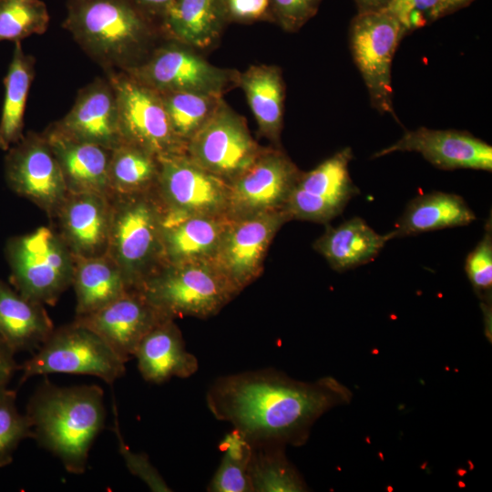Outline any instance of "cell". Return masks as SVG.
Returning <instances> with one entry per match:
<instances>
[{"mask_svg": "<svg viewBox=\"0 0 492 492\" xmlns=\"http://www.w3.org/2000/svg\"><path fill=\"white\" fill-rule=\"evenodd\" d=\"M330 379L303 383L272 369L217 378L206 393L212 415L232 425L251 444H299L309 427L338 401Z\"/></svg>", "mask_w": 492, "mask_h": 492, "instance_id": "obj_1", "label": "cell"}, {"mask_svg": "<svg viewBox=\"0 0 492 492\" xmlns=\"http://www.w3.org/2000/svg\"><path fill=\"white\" fill-rule=\"evenodd\" d=\"M34 439L65 469L84 474L94 441L104 429L106 407L97 384L60 386L45 378L26 405Z\"/></svg>", "mask_w": 492, "mask_h": 492, "instance_id": "obj_2", "label": "cell"}, {"mask_svg": "<svg viewBox=\"0 0 492 492\" xmlns=\"http://www.w3.org/2000/svg\"><path fill=\"white\" fill-rule=\"evenodd\" d=\"M62 26L106 71H126L153 50L159 27L130 0H68Z\"/></svg>", "mask_w": 492, "mask_h": 492, "instance_id": "obj_3", "label": "cell"}, {"mask_svg": "<svg viewBox=\"0 0 492 492\" xmlns=\"http://www.w3.org/2000/svg\"><path fill=\"white\" fill-rule=\"evenodd\" d=\"M112 206L108 255L128 289H138L162 262L164 208L155 191L110 197Z\"/></svg>", "mask_w": 492, "mask_h": 492, "instance_id": "obj_4", "label": "cell"}, {"mask_svg": "<svg viewBox=\"0 0 492 492\" xmlns=\"http://www.w3.org/2000/svg\"><path fill=\"white\" fill-rule=\"evenodd\" d=\"M166 318L208 319L239 292L212 261L161 264L138 288Z\"/></svg>", "mask_w": 492, "mask_h": 492, "instance_id": "obj_5", "label": "cell"}, {"mask_svg": "<svg viewBox=\"0 0 492 492\" xmlns=\"http://www.w3.org/2000/svg\"><path fill=\"white\" fill-rule=\"evenodd\" d=\"M5 253L12 286L31 301L53 306L72 285L75 258L54 228L10 238Z\"/></svg>", "mask_w": 492, "mask_h": 492, "instance_id": "obj_6", "label": "cell"}, {"mask_svg": "<svg viewBox=\"0 0 492 492\" xmlns=\"http://www.w3.org/2000/svg\"><path fill=\"white\" fill-rule=\"evenodd\" d=\"M125 362L96 333L73 321L55 328L32 357L19 365L20 384L49 374H87L113 384L126 373Z\"/></svg>", "mask_w": 492, "mask_h": 492, "instance_id": "obj_7", "label": "cell"}, {"mask_svg": "<svg viewBox=\"0 0 492 492\" xmlns=\"http://www.w3.org/2000/svg\"><path fill=\"white\" fill-rule=\"evenodd\" d=\"M404 37L399 22L386 10L357 13L350 24V50L371 105L396 120L391 69L395 50Z\"/></svg>", "mask_w": 492, "mask_h": 492, "instance_id": "obj_8", "label": "cell"}, {"mask_svg": "<svg viewBox=\"0 0 492 492\" xmlns=\"http://www.w3.org/2000/svg\"><path fill=\"white\" fill-rule=\"evenodd\" d=\"M124 72L159 93L185 91L220 96L237 87L240 73L216 67L195 49L175 41L153 48L143 62Z\"/></svg>", "mask_w": 492, "mask_h": 492, "instance_id": "obj_9", "label": "cell"}, {"mask_svg": "<svg viewBox=\"0 0 492 492\" xmlns=\"http://www.w3.org/2000/svg\"><path fill=\"white\" fill-rule=\"evenodd\" d=\"M118 102L123 142L138 146L158 157L186 152L177 137L159 92L124 71L108 70Z\"/></svg>", "mask_w": 492, "mask_h": 492, "instance_id": "obj_10", "label": "cell"}, {"mask_svg": "<svg viewBox=\"0 0 492 492\" xmlns=\"http://www.w3.org/2000/svg\"><path fill=\"white\" fill-rule=\"evenodd\" d=\"M263 148L252 138L245 118L222 98L209 120L187 142L185 153L230 184Z\"/></svg>", "mask_w": 492, "mask_h": 492, "instance_id": "obj_11", "label": "cell"}, {"mask_svg": "<svg viewBox=\"0 0 492 492\" xmlns=\"http://www.w3.org/2000/svg\"><path fill=\"white\" fill-rule=\"evenodd\" d=\"M302 170L277 147H264L231 183L226 217L239 220L284 210Z\"/></svg>", "mask_w": 492, "mask_h": 492, "instance_id": "obj_12", "label": "cell"}, {"mask_svg": "<svg viewBox=\"0 0 492 492\" xmlns=\"http://www.w3.org/2000/svg\"><path fill=\"white\" fill-rule=\"evenodd\" d=\"M6 151L4 163L8 187L52 218L68 191L44 132H28Z\"/></svg>", "mask_w": 492, "mask_h": 492, "instance_id": "obj_13", "label": "cell"}, {"mask_svg": "<svg viewBox=\"0 0 492 492\" xmlns=\"http://www.w3.org/2000/svg\"><path fill=\"white\" fill-rule=\"evenodd\" d=\"M159 160L155 191L165 211L226 217L227 182L200 167L186 153L159 157Z\"/></svg>", "mask_w": 492, "mask_h": 492, "instance_id": "obj_14", "label": "cell"}, {"mask_svg": "<svg viewBox=\"0 0 492 492\" xmlns=\"http://www.w3.org/2000/svg\"><path fill=\"white\" fill-rule=\"evenodd\" d=\"M290 220L285 210L230 220L211 261L239 293L261 275L274 237Z\"/></svg>", "mask_w": 492, "mask_h": 492, "instance_id": "obj_15", "label": "cell"}, {"mask_svg": "<svg viewBox=\"0 0 492 492\" xmlns=\"http://www.w3.org/2000/svg\"><path fill=\"white\" fill-rule=\"evenodd\" d=\"M351 148H344L314 169L301 172L284 210L292 220L327 224L342 213L359 192L354 184L349 163Z\"/></svg>", "mask_w": 492, "mask_h": 492, "instance_id": "obj_16", "label": "cell"}, {"mask_svg": "<svg viewBox=\"0 0 492 492\" xmlns=\"http://www.w3.org/2000/svg\"><path fill=\"white\" fill-rule=\"evenodd\" d=\"M163 316L138 289H129L101 309L75 322L99 335L125 362L134 357L142 338Z\"/></svg>", "mask_w": 492, "mask_h": 492, "instance_id": "obj_17", "label": "cell"}, {"mask_svg": "<svg viewBox=\"0 0 492 492\" xmlns=\"http://www.w3.org/2000/svg\"><path fill=\"white\" fill-rule=\"evenodd\" d=\"M397 151L420 153L441 169L492 170V147L466 131L425 127L407 130L396 142L375 152L373 158Z\"/></svg>", "mask_w": 492, "mask_h": 492, "instance_id": "obj_18", "label": "cell"}, {"mask_svg": "<svg viewBox=\"0 0 492 492\" xmlns=\"http://www.w3.org/2000/svg\"><path fill=\"white\" fill-rule=\"evenodd\" d=\"M49 128L69 138L114 149L123 143L118 102L108 78L81 88L68 113Z\"/></svg>", "mask_w": 492, "mask_h": 492, "instance_id": "obj_19", "label": "cell"}, {"mask_svg": "<svg viewBox=\"0 0 492 492\" xmlns=\"http://www.w3.org/2000/svg\"><path fill=\"white\" fill-rule=\"evenodd\" d=\"M110 198L91 192H68L53 219L55 231L74 258H92L108 253L111 225Z\"/></svg>", "mask_w": 492, "mask_h": 492, "instance_id": "obj_20", "label": "cell"}, {"mask_svg": "<svg viewBox=\"0 0 492 492\" xmlns=\"http://www.w3.org/2000/svg\"><path fill=\"white\" fill-rule=\"evenodd\" d=\"M229 222L230 220L225 216L185 215L165 211L161 235L162 262L179 264L211 261Z\"/></svg>", "mask_w": 492, "mask_h": 492, "instance_id": "obj_21", "label": "cell"}, {"mask_svg": "<svg viewBox=\"0 0 492 492\" xmlns=\"http://www.w3.org/2000/svg\"><path fill=\"white\" fill-rule=\"evenodd\" d=\"M134 358L142 378L162 384L172 377L193 375L199 368L197 357L188 352L180 329L173 319H164L139 342Z\"/></svg>", "mask_w": 492, "mask_h": 492, "instance_id": "obj_22", "label": "cell"}, {"mask_svg": "<svg viewBox=\"0 0 492 492\" xmlns=\"http://www.w3.org/2000/svg\"><path fill=\"white\" fill-rule=\"evenodd\" d=\"M44 134L58 161L68 192L112 196L108 180L112 149L69 138L49 127Z\"/></svg>", "mask_w": 492, "mask_h": 492, "instance_id": "obj_23", "label": "cell"}, {"mask_svg": "<svg viewBox=\"0 0 492 492\" xmlns=\"http://www.w3.org/2000/svg\"><path fill=\"white\" fill-rule=\"evenodd\" d=\"M237 87L245 95L256 120L259 134L281 148L283 128L285 83L281 67L251 65L239 73Z\"/></svg>", "mask_w": 492, "mask_h": 492, "instance_id": "obj_24", "label": "cell"}, {"mask_svg": "<svg viewBox=\"0 0 492 492\" xmlns=\"http://www.w3.org/2000/svg\"><path fill=\"white\" fill-rule=\"evenodd\" d=\"M54 329L43 304L0 280V341L10 351L36 352Z\"/></svg>", "mask_w": 492, "mask_h": 492, "instance_id": "obj_25", "label": "cell"}, {"mask_svg": "<svg viewBox=\"0 0 492 492\" xmlns=\"http://www.w3.org/2000/svg\"><path fill=\"white\" fill-rule=\"evenodd\" d=\"M389 240L388 233L381 235L354 217L336 227L328 226L313 247L333 270L344 272L373 261Z\"/></svg>", "mask_w": 492, "mask_h": 492, "instance_id": "obj_26", "label": "cell"}, {"mask_svg": "<svg viewBox=\"0 0 492 492\" xmlns=\"http://www.w3.org/2000/svg\"><path fill=\"white\" fill-rule=\"evenodd\" d=\"M226 24L219 0H174L159 30L175 42L203 50L216 44Z\"/></svg>", "mask_w": 492, "mask_h": 492, "instance_id": "obj_27", "label": "cell"}, {"mask_svg": "<svg viewBox=\"0 0 492 492\" xmlns=\"http://www.w3.org/2000/svg\"><path fill=\"white\" fill-rule=\"evenodd\" d=\"M475 220L474 211L461 196L434 191L410 200L395 229L388 235L390 240L403 238L466 226Z\"/></svg>", "mask_w": 492, "mask_h": 492, "instance_id": "obj_28", "label": "cell"}, {"mask_svg": "<svg viewBox=\"0 0 492 492\" xmlns=\"http://www.w3.org/2000/svg\"><path fill=\"white\" fill-rule=\"evenodd\" d=\"M72 285L76 293V316L94 313L129 290L120 270L108 253L75 258Z\"/></svg>", "mask_w": 492, "mask_h": 492, "instance_id": "obj_29", "label": "cell"}, {"mask_svg": "<svg viewBox=\"0 0 492 492\" xmlns=\"http://www.w3.org/2000/svg\"><path fill=\"white\" fill-rule=\"evenodd\" d=\"M35 57L23 51L21 42H15L12 59L3 80L5 97L0 118V149L4 151L24 136V114L35 77Z\"/></svg>", "mask_w": 492, "mask_h": 492, "instance_id": "obj_30", "label": "cell"}, {"mask_svg": "<svg viewBox=\"0 0 492 492\" xmlns=\"http://www.w3.org/2000/svg\"><path fill=\"white\" fill-rule=\"evenodd\" d=\"M159 173V157L138 146L123 142L111 150L108 180L112 195L152 191Z\"/></svg>", "mask_w": 492, "mask_h": 492, "instance_id": "obj_31", "label": "cell"}, {"mask_svg": "<svg viewBox=\"0 0 492 492\" xmlns=\"http://www.w3.org/2000/svg\"><path fill=\"white\" fill-rule=\"evenodd\" d=\"M282 445H251L248 474L252 492H299L302 480L285 457Z\"/></svg>", "mask_w": 492, "mask_h": 492, "instance_id": "obj_32", "label": "cell"}, {"mask_svg": "<svg viewBox=\"0 0 492 492\" xmlns=\"http://www.w3.org/2000/svg\"><path fill=\"white\" fill-rule=\"evenodd\" d=\"M172 128L186 145L212 116L223 96L197 92L159 93Z\"/></svg>", "mask_w": 492, "mask_h": 492, "instance_id": "obj_33", "label": "cell"}, {"mask_svg": "<svg viewBox=\"0 0 492 492\" xmlns=\"http://www.w3.org/2000/svg\"><path fill=\"white\" fill-rule=\"evenodd\" d=\"M49 14L41 0H0V42L44 34Z\"/></svg>", "mask_w": 492, "mask_h": 492, "instance_id": "obj_34", "label": "cell"}, {"mask_svg": "<svg viewBox=\"0 0 492 492\" xmlns=\"http://www.w3.org/2000/svg\"><path fill=\"white\" fill-rule=\"evenodd\" d=\"M15 400V390H0V467L11 464L23 440L34 437L31 422L26 414L18 411Z\"/></svg>", "mask_w": 492, "mask_h": 492, "instance_id": "obj_35", "label": "cell"}, {"mask_svg": "<svg viewBox=\"0 0 492 492\" xmlns=\"http://www.w3.org/2000/svg\"><path fill=\"white\" fill-rule=\"evenodd\" d=\"M222 452L221 462L207 490L210 492H252L248 474L251 447L227 449Z\"/></svg>", "mask_w": 492, "mask_h": 492, "instance_id": "obj_36", "label": "cell"}, {"mask_svg": "<svg viewBox=\"0 0 492 492\" xmlns=\"http://www.w3.org/2000/svg\"><path fill=\"white\" fill-rule=\"evenodd\" d=\"M491 217L486 223L483 238L468 253L465 271L475 291L487 296L492 287V225Z\"/></svg>", "mask_w": 492, "mask_h": 492, "instance_id": "obj_37", "label": "cell"}, {"mask_svg": "<svg viewBox=\"0 0 492 492\" xmlns=\"http://www.w3.org/2000/svg\"><path fill=\"white\" fill-rule=\"evenodd\" d=\"M114 433L116 434L118 450L123 456L126 466L129 472L140 478L152 491L169 492L171 491L165 480L159 475L158 470L153 466L148 456L144 453H134L125 444L120 432V427L118 419L117 406L114 403Z\"/></svg>", "mask_w": 492, "mask_h": 492, "instance_id": "obj_38", "label": "cell"}, {"mask_svg": "<svg viewBox=\"0 0 492 492\" xmlns=\"http://www.w3.org/2000/svg\"><path fill=\"white\" fill-rule=\"evenodd\" d=\"M440 0H391L384 10L400 24L404 36L434 21Z\"/></svg>", "mask_w": 492, "mask_h": 492, "instance_id": "obj_39", "label": "cell"}, {"mask_svg": "<svg viewBox=\"0 0 492 492\" xmlns=\"http://www.w3.org/2000/svg\"><path fill=\"white\" fill-rule=\"evenodd\" d=\"M323 0H272L273 23L282 30L295 33L319 10Z\"/></svg>", "mask_w": 492, "mask_h": 492, "instance_id": "obj_40", "label": "cell"}, {"mask_svg": "<svg viewBox=\"0 0 492 492\" xmlns=\"http://www.w3.org/2000/svg\"><path fill=\"white\" fill-rule=\"evenodd\" d=\"M228 23H273L272 0H219Z\"/></svg>", "mask_w": 492, "mask_h": 492, "instance_id": "obj_41", "label": "cell"}, {"mask_svg": "<svg viewBox=\"0 0 492 492\" xmlns=\"http://www.w3.org/2000/svg\"><path fill=\"white\" fill-rule=\"evenodd\" d=\"M159 27L174 0H130Z\"/></svg>", "mask_w": 492, "mask_h": 492, "instance_id": "obj_42", "label": "cell"}, {"mask_svg": "<svg viewBox=\"0 0 492 492\" xmlns=\"http://www.w3.org/2000/svg\"><path fill=\"white\" fill-rule=\"evenodd\" d=\"M19 365L15 360V354L0 341V390L7 387Z\"/></svg>", "mask_w": 492, "mask_h": 492, "instance_id": "obj_43", "label": "cell"}, {"mask_svg": "<svg viewBox=\"0 0 492 492\" xmlns=\"http://www.w3.org/2000/svg\"><path fill=\"white\" fill-rule=\"evenodd\" d=\"M474 0H440L434 13V21L452 14L466 5Z\"/></svg>", "mask_w": 492, "mask_h": 492, "instance_id": "obj_44", "label": "cell"}, {"mask_svg": "<svg viewBox=\"0 0 492 492\" xmlns=\"http://www.w3.org/2000/svg\"><path fill=\"white\" fill-rule=\"evenodd\" d=\"M358 13L384 10L391 0H354Z\"/></svg>", "mask_w": 492, "mask_h": 492, "instance_id": "obj_45", "label": "cell"}]
</instances>
